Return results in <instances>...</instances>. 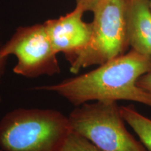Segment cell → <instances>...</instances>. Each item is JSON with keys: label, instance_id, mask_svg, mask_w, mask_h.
Listing matches in <instances>:
<instances>
[{"label": "cell", "instance_id": "1", "mask_svg": "<svg viewBox=\"0 0 151 151\" xmlns=\"http://www.w3.org/2000/svg\"><path fill=\"white\" fill-rule=\"evenodd\" d=\"M150 70L151 57L131 49L89 72L35 90L55 92L76 106L92 101L128 100L151 108V93L137 85Z\"/></svg>", "mask_w": 151, "mask_h": 151}, {"label": "cell", "instance_id": "2", "mask_svg": "<svg viewBox=\"0 0 151 151\" xmlns=\"http://www.w3.org/2000/svg\"><path fill=\"white\" fill-rule=\"evenodd\" d=\"M72 131L69 117L52 109H15L0 121L3 151H60Z\"/></svg>", "mask_w": 151, "mask_h": 151}, {"label": "cell", "instance_id": "3", "mask_svg": "<svg viewBox=\"0 0 151 151\" xmlns=\"http://www.w3.org/2000/svg\"><path fill=\"white\" fill-rule=\"evenodd\" d=\"M92 33L89 43L70 64V71L101 65L127 52V0H98L91 11Z\"/></svg>", "mask_w": 151, "mask_h": 151}, {"label": "cell", "instance_id": "4", "mask_svg": "<svg viewBox=\"0 0 151 151\" xmlns=\"http://www.w3.org/2000/svg\"><path fill=\"white\" fill-rule=\"evenodd\" d=\"M69 119L73 131L101 151H149L126 129L117 101L85 103L73 109Z\"/></svg>", "mask_w": 151, "mask_h": 151}, {"label": "cell", "instance_id": "5", "mask_svg": "<svg viewBox=\"0 0 151 151\" xmlns=\"http://www.w3.org/2000/svg\"><path fill=\"white\" fill-rule=\"evenodd\" d=\"M1 52L6 58L16 57L18 62L13 70L24 77L54 76L61 71L57 53L43 23L17 28L10 39L1 46Z\"/></svg>", "mask_w": 151, "mask_h": 151}, {"label": "cell", "instance_id": "6", "mask_svg": "<svg viewBox=\"0 0 151 151\" xmlns=\"http://www.w3.org/2000/svg\"><path fill=\"white\" fill-rule=\"evenodd\" d=\"M85 12L76 5L65 16L43 22L55 52L64 54L69 64L86 48L91 37V22L83 19Z\"/></svg>", "mask_w": 151, "mask_h": 151}, {"label": "cell", "instance_id": "7", "mask_svg": "<svg viewBox=\"0 0 151 151\" xmlns=\"http://www.w3.org/2000/svg\"><path fill=\"white\" fill-rule=\"evenodd\" d=\"M127 35L129 47L151 57V7L149 0H127Z\"/></svg>", "mask_w": 151, "mask_h": 151}, {"label": "cell", "instance_id": "8", "mask_svg": "<svg viewBox=\"0 0 151 151\" xmlns=\"http://www.w3.org/2000/svg\"><path fill=\"white\" fill-rule=\"evenodd\" d=\"M124 122L129 124L140 139L141 142L151 151V120L143 116L131 106H120Z\"/></svg>", "mask_w": 151, "mask_h": 151}, {"label": "cell", "instance_id": "9", "mask_svg": "<svg viewBox=\"0 0 151 151\" xmlns=\"http://www.w3.org/2000/svg\"><path fill=\"white\" fill-rule=\"evenodd\" d=\"M60 151H101L86 138L74 131L68 136Z\"/></svg>", "mask_w": 151, "mask_h": 151}, {"label": "cell", "instance_id": "10", "mask_svg": "<svg viewBox=\"0 0 151 151\" xmlns=\"http://www.w3.org/2000/svg\"><path fill=\"white\" fill-rule=\"evenodd\" d=\"M137 85L142 89L151 93V70L139 78Z\"/></svg>", "mask_w": 151, "mask_h": 151}, {"label": "cell", "instance_id": "11", "mask_svg": "<svg viewBox=\"0 0 151 151\" xmlns=\"http://www.w3.org/2000/svg\"><path fill=\"white\" fill-rule=\"evenodd\" d=\"M98 0H76V5L82 7L85 11H90L92 10L94 6L96 4Z\"/></svg>", "mask_w": 151, "mask_h": 151}, {"label": "cell", "instance_id": "12", "mask_svg": "<svg viewBox=\"0 0 151 151\" xmlns=\"http://www.w3.org/2000/svg\"><path fill=\"white\" fill-rule=\"evenodd\" d=\"M1 46H0V82H1V78H2L4 73L6 64L7 60V58L4 57L2 55H1Z\"/></svg>", "mask_w": 151, "mask_h": 151}, {"label": "cell", "instance_id": "13", "mask_svg": "<svg viewBox=\"0 0 151 151\" xmlns=\"http://www.w3.org/2000/svg\"><path fill=\"white\" fill-rule=\"evenodd\" d=\"M150 1V7H151V0H149Z\"/></svg>", "mask_w": 151, "mask_h": 151}, {"label": "cell", "instance_id": "14", "mask_svg": "<svg viewBox=\"0 0 151 151\" xmlns=\"http://www.w3.org/2000/svg\"><path fill=\"white\" fill-rule=\"evenodd\" d=\"M0 101H1V98H0Z\"/></svg>", "mask_w": 151, "mask_h": 151}]
</instances>
